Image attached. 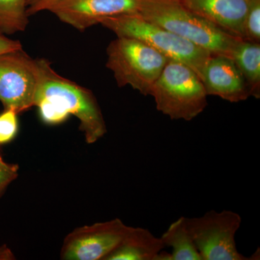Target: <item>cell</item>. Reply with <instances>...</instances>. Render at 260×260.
<instances>
[{"label":"cell","mask_w":260,"mask_h":260,"mask_svg":"<svg viewBox=\"0 0 260 260\" xmlns=\"http://www.w3.org/2000/svg\"><path fill=\"white\" fill-rule=\"evenodd\" d=\"M38 82L34 107L44 123L61 124L70 115L80 121L79 129L88 144H93L107 133L102 110L91 90L63 78L46 59H37Z\"/></svg>","instance_id":"1"},{"label":"cell","mask_w":260,"mask_h":260,"mask_svg":"<svg viewBox=\"0 0 260 260\" xmlns=\"http://www.w3.org/2000/svg\"><path fill=\"white\" fill-rule=\"evenodd\" d=\"M138 14L209 51L230 56L240 40L191 11L180 0H141Z\"/></svg>","instance_id":"2"},{"label":"cell","mask_w":260,"mask_h":260,"mask_svg":"<svg viewBox=\"0 0 260 260\" xmlns=\"http://www.w3.org/2000/svg\"><path fill=\"white\" fill-rule=\"evenodd\" d=\"M149 95L155 100L157 110L174 120H192L208 106V95L199 75L187 65L172 59Z\"/></svg>","instance_id":"3"},{"label":"cell","mask_w":260,"mask_h":260,"mask_svg":"<svg viewBox=\"0 0 260 260\" xmlns=\"http://www.w3.org/2000/svg\"><path fill=\"white\" fill-rule=\"evenodd\" d=\"M101 25L117 37L138 39L153 47L172 60L184 63L201 79L211 53L174 32L145 20L136 14L123 15L104 19Z\"/></svg>","instance_id":"4"},{"label":"cell","mask_w":260,"mask_h":260,"mask_svg":"<svg viewBox=\"0 0 260 260\" xmlns=\"http://www.w3.org/2000/svg\"><path fill=\"white\" fill-rule=\"evenodd\" d=\"M107 68L118 86L130 85L144 95L152 87L169 59L153 47L133 38L117 37L107 49Z\"/></svg>","instance_id":"5"},{"label":"cell","mask_w":260,"mask_h":260,"mask_svg":"<svg viewBox=\"0 0 260 260\" xmlns=\"http://www.w3.org/2000/svg\"><path fill=\"white\" fill-rule=\"evenodd\" d=\"M186 223L202 260L251 259L237 249L236 234L242 224L239 213L210 210L201 217H186Z\"/></svg>","instance_id":"6"},{"label":"cell","mask_w":260,"mask_h":260,"mask_svg":"<svg viewBox=\"0 0 260 260\" xmlns=\"http://www.w3.org/2000/svg\"><path fill=\"white\" fill-rule=\"evenodd\" d=\"M38 82L37 59L21 49L0 54V102L20 114L34 107Z\"/></svg>","instance_id":"7"},{"label":"cell","mask_w":260,"mask_h":260,"mask_svg":"<svg viewBox=\"0 0 260 260\" xmlns=\"http://www.w3.org/2000/svg\"><path fill=\"white\" fill-rule=\"evenodd\" d=\"M130 227L116 218L77 228L65 237L60 259L104 260L120 244Z\"/></svg>","instance_id":"8"},{"label":"cell","mask_w":260,"mask_h":260,"mask_svg":"<svg viewBox=\"0 0 260 260\" xmlns=\"http://www.w3.org/2000/svg\"><path fill=\"white\" fill-rule=\"evenodd\" d=\"M141 0H59L49 10L63 23L80 31L104 19L136 14Z\"/></svg>","instance_id":"9"},{"label":"cell","mask_w":260,"mask_h":260,"mask_svg":"<svg viewBox=\"0 0 260 260\" xmlns=\"http://www.w3.org/2000/svg\"><path fill=\"white\" fill-rule=\"evenodd\" d=\"M208 95H215L231 103L247 100L250 96L245 79L230 56L212 54L201 78Z\"/></svg>","instance_id":"10"},{"label":"cell","mask_w":260,"mask_h":260,"mask_svg":"<svg viewBox=\"0 0 260 260\" xmlns=\"http://www.w3.org/2000/svg\"><path fill=\"white\" fill-rule=\"evenodd\" d=\"M186 8L225 32L243 39L249 0H180Z\"/></svg>","instance_id":"11"},{"label":"cell","mask_w":260,"mask_h":260,"mask_svg":"<svg viewBox=\"0 0 260 260\" xmlns=\"http://www.w3.org/2000/svg\"><path fill=\"white\" fill-rule=\"evenodd\" d=\"M165 248L160 238L148 229L130 227L120 244L104 260H158Z\"/></svg>","instance_id":"12"},{"label":"cell","mask_w":260,"mask_h":260,"mask_svg":"<svg viewBox=\"0 0 260 260\" xmlns=\"http://www.w3.org/2000/svg\"><path fill=\"white\" fill-rule=\"evenodd\" d=\"M231 58L245 79L250 96L260 98V44L240 39L233 48Z\"/></svg>","instance_id":"13"},{"label":"cell","mask_w":260,"mask_h":260,"mask_svg":"<svg viewBox=\"0 0 260 260\" xmlns=\"http://www.w3.org/2000/svg\"><path fill=\"white\" fill-rule=\"evenodd\" d=\"M165 247L172 248L170 260H202L186 223V217L173 222L161 237Z\"/></svg>","instance_id":"14"},{"label":"cell","mask_w":260,"mask_h":260,"mask_svg":"<svg viewBox=\"0 0 260 260\" xmlns=\"http://www.w3.org/2000/svg\"><path fill=\"white\" fill-rule=\"evenodd\" d=\"M28 17L26 0H0V32L4 35L25 31Z\"/></svg>","instance_id":"15"},{"label":"cell","mask_w":260,"mask_h":260,"mask_svg":"<svg viewBox=\"0 0 260 260\" xmlns=\"http://www.w3.org/2000/svg\"><path fill=\"white\" fill-rule=\"evenodd\" d=\"M243 40L260 44V0H249L244 19Z\"/></svg>","instance_id":"16"},{"label":"cell","mask_w":260,"mask_h":260,"mask_svg":"<svg viewBox=\"0 0 260 260\" xmlns=\"http://www.w3.org/2000/svg\"><path fill=\"white\" fill-rule=\"evenodd\" d=\"M18 113L10 109H5L0 114V145L10 143L18 135Z\"/></svg>","instance_id":"17"},{"label":"cell","mask_w":260,"mask_h":260,"mask_svg":"<svg viewBox=\"0 0 260 260\" xmlns=\"http://www.w3.org/2000/svg\"><path fill=\"white\" fill-rule=\"evenodd\" d=\"M18 165L5 161L0 155V198L10 184L18 178Z\"/></svg>","instance_id":"18"},{"label":"cell","mask_w":260,"mask_h":260,"mask_svg":"<svg viewBox=\"0 0 260 260\" xmlns=\"http://www.w3.org/2000/svg\"><path fill=\"white\" fill-rule=\"evenodd\" d=\"M59 0H26L27 13L29 16L50 10Z\"/></svg>","instance_id":"19"},{"label":"cell","mask_w":260,"mask_h":260,"mask_svg":"<svg viewBox=\"0 0 260 260\" xmlns=\"http://www.w3.org/2000/svg\"><path fill=\"white\" fill-rule=\"evenodd\" d=\"M21 43L18 40H13L0 32V54L8 51L21 49Z\"/></svg>","instance_id":"20"},{"label":"cell","mask_w":260,"mask_h":260,"mask_svg":"<svg viewBox=\"0 0 260 260\" xmlns=\"http://www.w3.org/2000/svg\"><path fill=\"white\" fill-rule=\"evenodd\" d=\"M13 259H15V256L13 251L10 250L7 246H0V260Z\"/></svg>","instance_id":"21"}]
</instances>
